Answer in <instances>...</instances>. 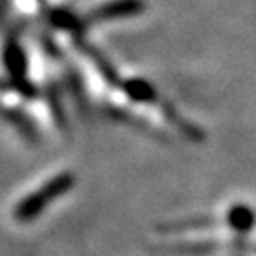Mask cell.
<instances>
[{
	"label": "cell",
	"mask_w": 256,
	"mask_h": 256,
	"mask_svg": "<svg viewBox=\"0 0 256 256\" xmlns=\"http://www.w3.org/2000/svg\"><path fill=\"white\" fill-rule=\"evenodd\" d=\"M48 19L55 27L64 28V30H72V32H80V27H82V21H78V18L74 14H70L68 10L63 8L50 10L48 12Z\"/></svg>",
	"instance_id": "obj_5"
},
{
	"label": "cell",
	"mask_w": 256,
	"mask_h": 256,
	"mask_svg": "<svg viewBox=\"0 0 256 256\" xmlns=\"http://www.w3.org/2000/svg\"><path fill=\"white\" fill-rule=\"evenodd\" d=\"M2 59H4L6 70L12 78L10 88H14L25 99H36L38 90L27 80V57H25V52L19 46L16 38H8V42L4 46Z\"/></svg>",
	"instance_id": "obj_2"
},
{
	"label": "cell",
	"mask_w": 256,
	"mask_h": 256,
	"mask_svg": "<svg viewBox=\"0 0 256 256\" xmlns=\"http://www.w3.org/2000/svg\"><path fill=\"white\" fill-rule=\"evenodd\" d=\"M2 112V118H6L8 122H12L16 128L19 129V133H23L25 137H28L30 140H36L38 135L36 131H34V128H32V124H30V120L23 114V112H19V110L16 108H0Z\"/></svg>",
	"instance_id": "obj_6"
},
{
	"label": "cell",
	"mask_w": 256,
	"mask_h": 256,
	"mask_svg": "<svg viewBox=\"0 0 256 256\" xmlns=\"http://www.w3.org/2000/svg\"><path fill=\"white\" fill-rule=\"evenodd\" d=\"M124 88H126V92L131 95V99H137V101H150V99H154L152 88H150L148 84L140 82V80H131V82H128Z\"/></svg>",
	"instance_id": "obj_7"
},
{
	"label": "cell",
	"mask_w": 256,
	"mask_h": 256,
	"mask_svg": "<svg viewBox=\"0 0 256 256\" xmlns=\"http://www.w3.org/2000/svg\"><path fill=\"white\" fill-rule=\"evenodd\" d=\"M230 226L238 232H248L256 224V214L248 209L247 205H236L228 212Z\"/></svg>",
	"instance_id": "obj_4"
},
{
	"label": "cell",
	"mask_w": 256,
	"mask_h": 256,
	"mask_svg": "<svg viewBox=\"0 0 256 256\" xmlns=\"http://www.w3.org/2000/svg\"><path fill=\"white\" fill-rule=\"evenodd\" d=\"M74 182H76V176L72 173H61L54 176V178H50L42 188H38L36 192H32L30 196L23 198L18 203V207L14 210L16 218L19 222H23V224L32 222L42 210L48 209V205L54 200H57V198H61V196L68 192L74 186Z\"/></svg>",
	"instance_id": "obj_1"
},
{
	"label": "cell",
	"mask_w": 256,
	"mask_h": 256,
	"mask_svg": "<svg viewBox=\"0 0 256 256\" xmlns=\"http://www.w3.org/2000/svg\"><path fill=\"white\" fill-rule=\"evenodd\" d=\"M142 10V2L140 0H116L110 2L102 8L95 10L92 14V21H102V19L122 18V16H133Z\"/></svg>",
	"instance_id": "obj_3"
},
{
	"label": "cell",
	"mask_w": 256,
	"mask_h": 256,
	"mask_svg": "<svg viewBox=\"0 0 256 256\" xmlns=\"http://www.w3.org/2000/svg\"><path fill=\"white\" fill-rule=\"evenodd\" d=\"M48 102H50V108L54 112L55 122H59V126H64L63 108H61V104H59V99H57V93H55L54 86L48 88Z\"/></svg>",
	"instance_id": "obj_8"
}]
</instances>
